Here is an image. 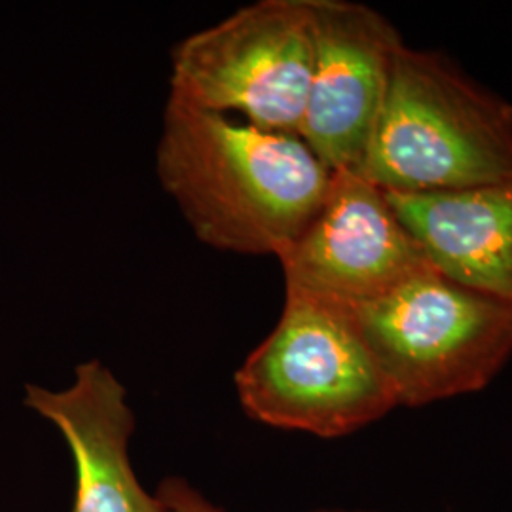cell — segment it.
Masks as SVG:
<instances>
[{
	"instance_id": "obj_1",
	"label": "cell",
	"mask_w": 512,
	"mask_h": 512,
	"mask_svg": "<svg viewBox=\"0 0 512 512\" xmlns=\"http://www.w3.org/2000/svg\"><path fill=\"white\" fill-rule=\"evenodd\" d=\"M156 171L198 239L239 255H281L315 217L332 181V169L300 135L173 97Z\"/></svg>"
},
{
	"instance_id": "obj_2",
	"label": "cell",
	"mask_w": 512,
	"mask_h": 512,
	"mask_svg": "<svg viewBox=\"0 0 512 512\" xmlns=\"http://www.w3.org/2000/svg\"><path fill=\"white\" fill-rule=\"evenodd\" d=\"M359 173L391 194L512 179V105L446 57L403 44Z\"/></svg>"
},
{
	"instance_id": "obj_3",
	"label": "cell",
	"mask_w": 512,
	"mask_h": 512,
	"mask_svg": "<svg viewBox=\"0 0 512 512\" xmlns=\"http://www.w3.org/2000/svg\"><path fill=\"white\" fill-rule=\"evenodd\" d=\"M234 380L253 420L321 439L351 435L399 406L351 311L294 294Z\"/></svg>"
},
{
	"instance_id": "obj_4",
	"label": "cell",
	"mask_w": 512,
	"mask_h": 512,
	"mask_svg": "<svg viewBox=\"0 0 512 512\" xmlns=\"http://www.w3.org/2000/svg\"><path fill=\"white\" fill-rule=\"evenodd\" d=\"M349 311L399 406L482 391L511 361V306L433 266Z\"/></svg>"
},
{
	"instance_id": "obj_5",
	"label": "cell",
	"mask_w": 512,
	"mask_h": 512,
	"mask_svg": "<svg viewBox=\"0 0 512 512\" xmlns=\"http://www.w3.org/2000/svg\"><path fill=\"white\" fill-rule=\"evenodd\" d=\"M311 65L310 0H258L175 46L169 97L298 135Z\"/></svg>"
},
{
	"instance_id": "obj_6",
	"label": "cell",
	"mask_w": 512,
	"mask_h": 512,
	"mask_svg": "<svg viewBox=\"0 0 512 512\" xmlns=\"http://www.w3.org/2000/svg\"><path fill=\"white\" fill-rule=\"evenodd\" d=\"M285 294L355 310L431 268L418 241L359 171H332L315 217L281 255Z\"/></svg>"
},
{
	"instance_id": "obj_7",
	"label": "cell",
	"mask_w": 512,
	"mask_h": 512,
	"mask_svg": "<svg viewBox=\"0 0 512 512\" xmlns=\"http://www.w3.org/2000/svg\"><path fill=\"white\" fill-rule=\"evenodd\" d=\"M313 65L300 137L332 171H359L404 44L391 21L349 0H310Z\"/></svg>"
},
{
	"instance_id": "obj_8",
	"label": "cell",
	"mask_w": 512,
	"mask_h": 512,
	"mask_svg": "<svg viewBox=\"0 0 512 512\" xmlns=\"http://www.w3.org/2000/svg\"><path fill=\"white\" fill-rule=\"evenodd\" d=\"M25 406L52 421L71 448V512H165L133 471L129 440L135 416L126 387L109 366L97 359L76 366L73 385L61 391L27 385Z\"/></svg>"
},
{
	"instance_id": "obj_9",
	"label": "cell",
	"mask_w": 512,
	"mask_h": 512,
	"mask_svg": "<svg viewBox=\"0 0 512 512\" xmlns=\"http://www.w3.org/2000/svg\"><path fill=\"white\" fill-rule=\"evenodd\" d=\"M385 194L437 272L512 308V179L448 192Z\"/></svg>"
},
{
	"instance_id": "obj_10",
	"label": "cell",
	"mask_w": 512,
	"mask_h": 512,
	"mask_svg": "<svg viewBox=\"0 0 512 512\" xmlns=\"http://www.w3.org/2000/svg\"><path fill=\"white\" fill-rule=\"evenodd\" d=\"M156 497L160 499L165 512H224L215 507L209 499H205L198 490H194L188 482L181 478H167ZM317 512H346V511H317Z\"/></svg>"
}]
</instances>
